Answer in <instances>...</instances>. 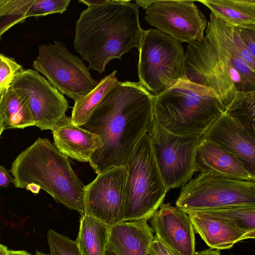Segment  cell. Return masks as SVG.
<instances>
[{
  "label": "cell",
  "mask_w": 255,
  "mask_h": 255,
  "mask_svg": "<svg viewBox=\"0 0 255 255\" xmlns=\"http://www.w3.org/2000/svg\"><path fill=\"white\" fill-rule=\"evenodd\" d=\"M154 99L139 82L119 81L81 127L103 142L89 162L98 174L126 165L135 145L150 128Z\"/></svg>",
  "instance_id": "7a4b0ae2"
},
{
  "label": "cell",
  "mask_w": 255,
  "mask_h": 255,
  "mask_svg": "<svg viewBox=\"0 0 255 255\" xmlns=\"http://www.w3.org/2000/svg\"><path fill=\"white\" fill-rule=\"evenodd\" d=\"M155 0H136L135 3L138 6L142 7L143 9H146L151 4H152Z\"/></svg>",
  "instance_id": "e575fe53"
},
{
  "label": "cell",
  "mask_w": 255,
  "mask_h": 255,
  "mask_svg": "<svg viewBox=\"0 0 255 255\" xmlns=\"http://www.w3.org/2000/svg\"><path fill=\"white\" fill-rule=\"evenodd\" d=\"M147 255H153V254H151V253L148 252V254H147Z\"/></svg>",
  "instance_id": "b9f144b4"
},
{
  "label": "cell",
  "mask_w": 255,
  "mask_h": 255,
  "mask_svg": "<svg viewBox=\"0 0 255 255\" xmlns=\"http://www.w3.org/2000/svg\"><path fill=\"white\" fill-rule=\"evenodd\" d=\"M0 114L5 128H24L35 126L26 99L10 88L0 99Z\"/></svg>",
  "instance_id": "7402d4cb"
},
{
  "label": "cell",
  "mask_w": 255,
  "mask_h": 255,
  "mask_svg": "<svg viewBox=\"0 0 255 255\" xmlns=\"http://www.w3.org/2000/svg\"><path fill=\"white\" fill-rule=\"evenodd\" d=\"M139 51V83L156 96L182 76L185 53L181 43L156 28L145 30Z\"/></svg>",
  "instance_id": "52a82bcc"
},
{
  "label": "cell",
  "mask_w": 255,
  "mask_h": 255,
  "mask_svg": "<svg viewBox=\"0 0 255 255\" xmlns=\"http://www.w3.org/2000/svg\"><path fill=\"white\" fill-rule=\"evenodd\" d=\"M125 166L128 176L123 222L147 221L163 203L167 192L148 131L135 145Z\"/></svg>",
  "instance_id": "8992f818"
},
{
  "label": "cell",
  "mask_w": 255,
  "mask_h": 255,
  "mask_svg": "<svg viewBox=\"0 0 255 255\" xmlns=\"http://www.w3.org/2000/svg\"><path fill=\"white\" fill-rule=\"evenodd\" d=\"M116 73L117 70H114L92 91L74 101L71 117L74 125L81 127L87 122L96 107L119 82Z\"/></svg>",
  "instance_id": "603a6c76"
},
{
  "label": "cell",
  "mask_w": 255,
  "mask_h": 255,
  "mask_svg": "<svg viewBox=\"0 0 255 255\" xmlns=\"http://www.w3.org/2000/svg\"><path fill=\"white\" fill-rule=\"evenodd\" d=\"M22 68L12 58L4 56L0 61V99L10 88L15 75Z\"/></svg>",
  "instance_id": "f1b7e54d"
},
{
  "label": "cell",
  "mask_w": 255,
  "mask_h": 255,
  "mask_svg": "<svg viewBox=\"0 0 255 255\" xmlns=\"http://www.w3.org/2000/svg\"><path fill=\"white\" fill-rule=\"evenodd\" d=\"M28 255H50L46 254H45V253H42L40 252H36V253L34 255H31V254L28 253Z\"/></svg>",
  "instance_id": "f35d334b"
},
{
  "label": "cell",
  "mask_w": 255,
  "mask_h": 255,
  "mask_svg": "<svg viewBox=\"0 0 255 255\" xmlns=\"http://www.w3.org/2000/svg\"><path fill=\"white\" fill-rule=\"evenodd\" d=\"M105 255H115L108 248H107Z\"/></svg>",
  "instance_id": "ab89813d"
},
{
  "label": "cell",
  "mask_w": 255,
  "mask_h": 255,
  "mask_svg": "<svg viewBox=\"0 0 255 255\" xmlns=\"http://www.w3.org/2000/svg\"><path fill=\"white\" fill-rule=\"evenodd\" d=\"M128 171L125 166L98 174L85 186L84 214L110 227L123 222Z\"/></svg>",
  "instance_id": "4fadbf2b"
},
{
  "label": "cell",
  "mask_w": 255,
  "mask_h": 255,
  "mask_svg": "<svg viewBox=\"0 0 255 255\" xmlns=\"http://www.w3.org/2000/svg\"><path fill=\"white\" fill-rule=\"evenodd\" d=\"M10 88L26 99L34 126L41 130H52L68 108L63 95L34 70L22 68L15 75Z\"/></svg>",
  "instance_id": "8fae6325"
},
{
  "label": "cell",
  "mask_w": 255,
  "mask_h": 255,
  "mask_svg": "<svg viewBox=\"0 0 255 255\" xmlns=\"http://www.w3.org/2000/svg\"><path fill=\"white\" fill-rule=\"evenodd\" d=\"M5 127L4 124L3 120L0 114V136L2 132V131L4 130Z\"/></svg>",
  "instance_id": "74e56055"
},
{
  "label": "cell",
  "mask_w": 255,
  "mask_h": 255,
  "mask_svg": "<svg viewBox=\"0 0 255 255\" xmlns=\"http://www.w3.org/2000/svg\"><path fill=\"white\" fill-rule=\"evenodd\" d=\"M148 252L154 255H179L163 243L156 236L154 237Z\"/></svg>",
  "instance_id": "4dcf8cb0"
},
{
  "label": "cell",
  "mask_w": 255,
  "mask_h": 255,
  "mask_svg": "<svg viewBox=\"0 0 255 255\" xmlns=\"http://www.w3.org/2000/svg\"><path fill=\"white\" fill-rule=\"evenodd\" d=\"M195 255H221L219 250H214L212 248L204 250L196 253Z\"/></svg>",
  "instance_id": "d6a6232c"
},
{
  "label": "cell",
  "mask_w": 255,
  "mask_h": 255,
  "mask_svg": "<svg viewBox=\"0 0 255 255\" xmlns=\"http://www.w3.org/2000/svg\"><path fill=\"white\" fill-rule=\"evenodd\" d=\"M4 56V55L1 54V53H0V61L2 60V59L3 58V57Z\"/></svg>",
  "instance_id": "60d3db41"
},
{
  "label": "cell",
  "mask_w": 255,
  "mask_h": 255,
  "mask_svg": "<svg viewBox=\"0 0 255 255\" xmlns=\"http://www.w3.org/2000/svg\"><path fill=\"white\" fill-rule=\"evenodd\" d=\"M234 255L232 254V255Z\"/></svg>",
  "instance_id": "7bdbcfd3"
},
{
  "label": "cell",
  "mask_w": 255,
  "mask_h": 255,
  "mask_svg": "<svg viewBox=\"0 0 255 255\" xmlns=\"http://www.w3.org/2000/svg\"><path fill=\"white\" fill-rule=\"evenodd\" d=\"M70 0H34L25 17H38L52 13H63L66 10Z\"/></svg>",
  "instance_id": "83f0119b"
},
{
  "label": "cell",
  "mask_w": 255,
  "mask_h": 255,
  "mask_svg": "<svg viewBox=\"0 0 255 255\" xmlns=\"http://www.w3.org/2000/svg\"><path fill=\"white\" fill-rule=\"evenodd\" d=\"M255 205V181L201 172L183 185L176 206L186 213L228 206Z\"/></svg>",
  "instance_id": "ba28073f"
},
{
  "label": "cell",
  "mask_w": 255,
  "mask_h": 255,
  "mask_svg": "<svg viewBox=\"0 0 255 255\" xmlns=\"http://www.w3.org/2000/svg\"><path fill=\"white\" fill-rule=\"evenodd\" d=\"M107 0H80L79 2H82L86 4L88 7L98 5L106 2Z\"/></svg>",
  "instance_id": "836d02e7"
},
{
  "label": "cell",
  "mask_w": 255,
  "mask_h": 255,
  "mask_svg": "<svg viewBox=\"0 0 255 255\" xmlns=\"http://www.w3.org/2000/svg\"><path fill=\"white\" fill-rule=\"evenodd\" d=\"M186 213L194 231L210 248L229 249L241 241L255 238V233L244 230L229 220L202 212Z\"/></svg>",
  "instance_id": "2e32d148"
},
{
  "label": "cell",
  "mask_w": 255,
  "mask_h": 255,
  "mask_svg": "<svg viewBox=\"0 0 255 255\" xmlns=\"http://www.w3.org/2000/svg\"><path fill=\"white\" fill-rule=\"evenodd\" d=\"M224 110L212 91L182 76L154 96L153 120L175 134H203Z\"/></svg>",
  "instance_id": "5b68a950"
},
{
  "label": "cell",
  "mask_w": 255,
  "mask_h": 255,
  "mask_svg": "<svg viewBox=\"0 0 255 255\" xmlns=\"http://www.w3.org/2000/svg\"><path fill=\"white\" fill-rule=\"evenodd\" d=\"M224 113L255 136V90L238 92Z\"/></svg>",
  "instance_id": "cb8c5ba5"
},
{
  "label": "cell",
  "mask_w": 255,
  "mask_h": 255,
  "mask_svg": "<svg viewBox=\"0 0 255 255\" xmlns=\"http://www.w3.org/2000/svg\"><path fill=\"white\" fill-rule=\"evenodd\" d=\"M194 0H155L145 10V20L180 43L200 41L207 20Z\"/></svg>",
  "instance_id": "7c38bea8"
},
{
  "label": "cell",
  "mask_w": 255,
  "mask_h": 255,
  "mask_svg": "<svg viewBox=\"0 0 255 255\" xmlns=\"http://www.w3.org/2000/svg\"><path fill=\"white\" fill-rule=\"evenodd\" d=\"M236 27L241 40L251 53L255 57V28Z\"/></svg>",
  "instance_id": "f546056e"
},
{
  "label": "cell",
  "mask_w": 255,
  "mask_h": 255,
  "mask_svg": "<svg viewBox=\"0 0 255 255\" xmlns=\"http://www.w3.org/2000/svg\"><path fill=\"white\" fill-rule=\"evenodd\" d=\"M217 17L236 27L255 28V0H199Z\"/></svg>",
  "instance_id": "ffe728a7"
},
{
  "label": "cell",
  "mask_w": 255,
  "mask_h": 255,
  "mask_svg": "<svg viewBox=\"0 0 255 255\" xmlns=\"http://www.w3.org/2000/svg\"><path fill=\"white\" fill-rule=\"evenodd\" d=\"M158 209L150 219L155 236L179 255H195V233L187 214L170 203Z\"/></svg>",
  "instance_id": "5bb4252c"
},
{
  "label": "cell",
  "mask_w": 255,
  "mask_h": 255,
  "mask_svg": "<svg viewBox=\"0 0 255 255\" xmlns=\"http://www.w3.org/2000/svg\"><path fill=\"white\" fill-rule=\"evenodd\" d=\"M111 227L90 215H81L75 240L82 255H105Z\"/></svg>",
  "instance_id": "44dd1931"
},
{
  "label": "cell",
  "mask_w": 255,
  "mask_h": 255,
  "mask_svg": "<svg viewBox=\"0 0 255 255\" xmlns=\"http://www.w3.org/2000/svg\"><path fill=\"white\" fill-rule=\"evenodd\" d=\"M50 255H82L75 241L49 229L47 234Z\"/></svg>",
  "instance_id": "4316f807"
},
{
  "label": "cell",
  "mask_w": 255,
  "mask_h": 255,
  "mask_svg": "<svg viewBox=\"0 0 255 255\" xmlns=\"http://www.w3.org/2000/svg\"><path fill=\"white\" fill-rule=\"evenodd\" d=\"M8 250L7 248L0 244V255H8Z\"/></svg>",
  "instance_id": "8d00e7d4"
},
{
  "label": "cell",
  "mask_w": 255,
  "mask_h": 255,
  "mask_svg": "<svg viewBox=\"0 0 255 255\" xmlns=\"http://www.w3.org/2000/svg\"><path fill=\"white\" fill-rule=\"evenodd\" d=\"M54 144L64 155L80 162H90L103 144L99 136L74 125L64 115L52 130Z\"/></svg>",
  "instance_id": "e0dca14e"
},
{
  "label": "cell",
  "mask_w": 255,
  "mask_h": 255,
  "mask_svg": "<svg viewBox=\"0 0 255 255\" xmlns=\"http://www.w3.org/2000/svg\"><path fill=\"white\" fill-rule=\"evenodd\" d=\"M32 66L59 92L74 101L90 93L98 84L83 60L71 53L60 41L39 46L38 54Z\"/></svg>",
  "instance_id": "30bf717a"
},
{
  "label": "cell",
  "mask_w": 255,
  "mask_h": 255,
  "mask_svg": "<svg viewBox=\"0 0 255 255\" xmlns=\"http://www.w3.org/2000/svg\"><path fill=\"white\" fill-rule=\"evenodd\" d=\"M28 253L25 251L8 250V255H28Z\"/></svg>",
  "instance_id": "d590c367"
},
{
  "label": "cell",
  "mask_w": 255,
  "mask_h": 255,
  "mask_svg": "<svg viewBox=\"0 0 255 255\" xmlns=\"http://www.w3.org/2000/svg\"><path fill=\"white\" fill-rule=\"evenodd\" d=\"M197 212L229 220L244 230L255 233V205L228 206Z\"/></svg>",
  "instance_id": "d4e9b609"
},
{
  "label": "cell",
  "mask_w": 255,
  "mask_h": 255,
  "mask_svg": "<svg viewBox=\"0 0 255 255\" xmlns=\"http://www.w3.org/2000/svg\"><path fill=\"white\" fill-rule=\"evenodd\" d=\"M154 237L146 221L123 222L111 227L108 248L115 255H147Z\"/></svg>",
  "instance_id": "d6986e66"
},
{
  "label": "cell",
  "mask_w": 255,
  "mask_h": 255,
  "mask_svg": "<svg viewBox=\"0 0 255 255\" xmlns=\"http://www.w3.org/2000/svg\"><path fill=\"white\" fill-rule=\"evenodd\" d=\"M131 0H107L88 7L75 23L74 48L101 74L107 64L133 47L139 50L144 31L140 25L139 7Z\"/></svg>",
  "instance_id": "3957f363"
},
{
  "label": "cell",
  "mask_w": 255,
  "mask_h": 255,
  "mask_svg": "<svg viewBox=\"0 0 255 255\" xmlns=\"http://www.w3.org/2000/svg\"><path fill=\"white\" fill-rule=\"evenodd\" d=\"M13 181V178L9 171L0 165V187H6Z\"/></svg>",
  "instance_id": "1f68e13d"
},
{
  "label": "cell",
  "mask_w": 255,
  "mask_h": 255,
  "mask_svg": "<svg viewBox=\"0 0 255 255\" xmlns=\"http://www.w3.org/2000/svg\"><path fill=\"white\" fill-rule=\"evenodd\" d=\"M34 0H0V18L5 19L0 26V37L15 23L24 20L25 14Z\"/></svg>",
  "instance_id": "484cf974"
},
{
  "label": "cell",
  "mask_w": 255,
  "mask_h": 255,
  "mask_svg": "<svg viewBox=\"0 0 255 255\" xmlns=\"http://www.w3.org/2000/svg\"><path fill=\"white\" fill-rule=\"evenodd\" d=\"M187 47L182 76L212 91L224 110L238 92L255 90V57L236 26L211 12L203 40Z\"/></svg>",
  "instance_id": "6da1fadb"
},
{
  "label": "cell",
  "mask_w": 255,
  "mask_h": 255,
  "mask_svg": "<svg viewBox=\"0 0 255 255\" xmlns=\"http://www.w3.org/2000/svg\"><path fill=\"white\" fill-rule=\"evenodd\" d=\"M10 172L16 187L34 194L42 189L57 202L84 214L85 185L67 157L49 139L39 137L21 152L12 163Z\"/></svg>",
  "instance_id": "277c9868"
},
{
  "label": "cell",
  "mask_w": 255,
  "mask_h": 255,
  "mask_svg": "<svg viewBox=\"0 0 255 255\" xmlns=\"http://www.w3.org/2000/svg\"><path fill=\"white\" fill-rule=\"evenodd\" d=\"M195 160L197 171H212L234 179L255 181V176L237 157L203 136L197 149Z\"/></svg>",
  "instance_id": "ac0fdd59"
},
{
  "label": "cell",
  "mask_w": 255,
  "mask_h": 255,
  "mask_svg": "<svg viewBox=\"0 0 255 255\" xmlns=\"http://www.w3.org/2000/svg\"><path fill=\"white\" fill-rule=\"evenodd\" d=\"M203 137L235 155L255 176V136L236 120L222 114L203 133Z\"/></svg>",
  "instance_id": "9a60e30c"
},
{
  "label": "cell",
  "mask_w": 255,
  "mask_h": 255,
  "mask_svg": "<svg viewBox=\"0 0 255 255\" xmlns=\"http://www.w3.org/2000/svg\"><path fill=\"white\" fill-rule=\"evenodd\" d=\"M148 132L167 191L183 186L197 171L196 153L203 134H175L154 120Z\"/></svg>",
  "instance_id": "9c48e42d"
}]
</instances>
